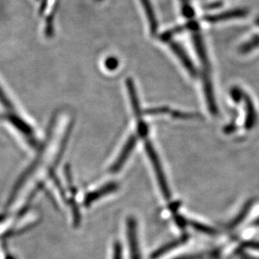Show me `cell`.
Wrapping results in <instances>:
<instances>
[{"mask_svg": "<svg viewBox=\"0 0 259 259\" xmlns=\"http://www.w3.org/2000/svg\"><path fill=\"white\" fill-rule=\"evenodd\" d=\"M144 147H145V150L147 152V155L149 157V161L151 163L153 169H154L162 195L164 198L168 200L170 198V191H169V185L167 183V180L164 176V170L162 168L161 163H160L159 156L157 154V152L155 151L153 144L149 140L145 141Z\"/></svg>", "mask_w": 259, "mask_h": 259, "instance_id": "cell-1", "label": "cell"}, {"mask_svg": "<svg viewBox=\"0 0 259 259\" xmlns=\"http://www.w3.org/2000/svg\"><path fill=\"white\" fill-rule=\"evenodd\" d=\"M193 43L195 46L196 54L198 56L203 67V83L212 82L210 77V66L207 52L205 49V44L203 41L202 37L199 34V31L193 32Z\"/></svg>", "mask_w": 259, "mask_h": 259, "instance_id": "cell-2", "label": "cell"}, {"mask_svg": "<svg viewBox=\"0 0 259 259\" xmlns=\"http://www.w3.org/2000/svg\"><path fill=\"white\" fill-rule=\"evenodd\" d=\"M136 144H137V137L135 135L130 136L122 150H121V153L116 159V161L114 162V164L111 166L110 171L112 173H117V172L119 171L120 169H122L125 162L127 161L130 154L132 153L133 150L135 149Z\"/></svg>", "mask_w": 259, "mask_h": 259, "instance_id": "cell-3", "label": "cell"}, {"mask_svg": "<svg viewBox=\"0 0 259 259\" xmlns=\"http://www.w3.org/2000/svg\"><path fill=\"white\" fill-rule=\"evenodd\" d=\"M127 237H128L131 258L141 259L139 242H138L137 225L134 218H130L127 221Z\"/></svg>", "mask_w": 259, "mask_h": 259, "instance_id": "cell-4", "label": "cell"}, {"mask_svg": "<svg viewBox=\"0 0 259 259\" xmlns=\"http://www.w3.org/2000/svg\"><path fill=\"white\" fill-rule=\"evenodd\" d=\"M169 47L172 50V52L175 53L176 57H178L179 60L181 61L184 67L187 70L191 76L196 77L197 76V70L196 66H194L193 62L191 61V58L189 57L188 55L185 52V50L181 47V46L177 44L176 42H171L169 44Z\"/></svg>", "mask_w": 259, "mask_h": 259, "instance_id": "cell-5", "label": "cell"}, {"mask_svg": "<svg viewBox=\"0 0 259 259\" xmlns=\"http://www.w3.org/2000/svg\"><path fill=\"white\" fill-rule=\"evenodd\" d=\"M5 117L16 130H19L25 137H27L31 141V144H34V130L30 125L28 124L21 117L15 115V113H10Z\"/></svg>", "mask_w": 259, "mask_h": 259, "instance_id": "cell-6", "label": "cell"}, {"mask_svg": "<svg viewBox=\"0 0 259 259\" xmlns=\"http://www.w3.org/2000/svg\"><path fill=\"white\" fill-rule=\"evenodd\" d=\"M247 15V10L243 9H236V10H228L219 15H208L204 17V20L210 23L223 22V21H227L232 19L243 18Z\"/></svg>", "mask_w": 259, "mask_h": 259, "instance_id": "cell-7", "label": "cell"}, {"mask_svg": "<svg viewBox=\"0 0 259 259\" xmlns=\"http://www.w3.org/2000/svg\"><path fill=\"white\" fill-rule=\"evenodd\" d=\"M126 86H127V93H128V96H130V102H131V104H132V108L133 110H134V113H135V117H137L138 121L142 120V110H141L137 91H136L135 82L133 81V79H127Z\"/></svg>", "mask_w": 259, "mask_h": 259, "instance_id": "cell-8", "label": "cell"}, {"mask_svg": "<svg viewBox=\"0 0 259 259\" xmlns=\"http://www.w3.org/2000/svg\"><path fill=\"white\" fill-rule=\"evenodd\" d=\"M117 189V185L116 183H109L106 186H103L102 188L98 189L97 191H93L88 193L85 199H84V205L87 206L97 201L98 199L102 198L103 196H107L108 194L112 193L113 191H115Z\"/></svg>", "mask_w": 259, "mask_h": 259, "instance_id": "cell-9", "label": "cell"}, {"mask_svg": "<svg viewBox=\"0 0 259 259\" xmlns=\"http://www.w3.org/2000/svg\"><path fill=\"white\" fill-rule=\"evenodd\" d=\"M243 100L246 108V118H245V128L247 130H252L257 122V113L255 110L254 104L249 96L244 94Z\"/></svg>", "mask_w": 259, "mask_h": 259, "instance_id": "cell-10", "label": "cell"}, {"mask_svg": "<svg viewBox=\"0 0 259 259\" xmlns=\"http://www.w3.org/2000/svg\"><path fill=\"white\" fill-rule=\"evenodd\" d=\"M187 241V237L183 236V237L179 238V239L174 240L172 242H168L167 244L162 246L160 248L157 249L155 252H153L151 255L152 259H158L161 257L162 256L165 255L167 252H170L172 250L175 249L176 247L184 244Z\"/></svg>", "mask_w": 259, "mask_h": 259, "instance_id": "cell-11", "label": "cell"}, {"mask_svg": "<svg viewBox=\"0 0 259 259\" xmlns=\"http://www.w3.org/2000/svg\"><path fill=\"white\" fill-rule=\"evenodd\" d=\"M140 1H141L147 18L149 20L150 31H151L152 34H154L156 33L157 29H158V21H157L155 14H154V9L152 7L151 3L149 0H140Z\"/></svg>", "mask_w": 259, "mask_h": 259, "instance_id": "cell-12", "label": "cell"}, {"mask_svg": "<svg viewBox=\"0 0 259 259\" xmlns=\"http://www.w3.org/2000/svg\"><path fill=\"white\" fill-rule=\"evenodd\" d=\"M252 201H247L243 206H242V210L239 211V213L235 217L234 219L228 224V229H234L237 228V226L241 224V223L244 221L245 218H247V215H248L251 208H252Z\"/></svg>", "mask_w": 259, "mask_h": 259, "instance_id": "cell-13", "label": "cell"}, {"mask_svg": "<svg viewBox=\"0 0 259 259\" xmlns=\"http://www.w3.org/2000/svg\"><path fill=\"white\" fill-rule=\"evenodd\" d=\"M257 47H259V35H255L249 41L246 42L240 47V52L242 54H247L253 50L257 49Z\"/></svg>", "mask_w": 259, "mask_h": 259, "instance_id": "cell-14", "label": "cell"}, {"mask_svg": "<svg viewBox=\"0 0 259 259\" xmlns=\"http://www.w3.org/2000/svg\"><path fill=\"white\" fill-rule=\"evenodd\" d=\"M191 226L195 230L201 232V233H204V234L209 235V236H215V235H217V231L214 228L208 227V226L202 224V223L191 222Z\"/></svg>", "mask_w": 259, "mask_h": 259, "instance_id": "cell-15", "label": "cell"}, {"mask_svg": "<svg viewBox=\"0 0 259 259\" xmlns=\"http://www.w3.org/2000/svg\"><path fill=\"white\" fill-rule=\"evenodd\" d=\"M185 29H187V26L186 25L177 26V27L173 28V29H169L168 31H165L160 35V39L162 41H168L171 39L172 37L175 36L176 34H180L181 32L184 31Z\"/></svg>", "mask_w": 259, "mask_h": 259, "instance_id": "cell-16", "label": "cell"}, {"mask_svg": "<svg viewBox=\"0 0 259 259\" xmlns=\"http://www.w3.org/2000/svg\"><path fill=\"white\" fill-rule=\"evenodd\" d=\"M169 109L167 107H159V108H148L146 110H144V113L147 115H162V114H166L169 113Z\"/></svg>", "mask_w": 259, "mask_h": 259, "instance_id": "cell-17", "label": "cell"}, {"mask_svg": "<svg viewBox=\"0 0 259 259\" xmlns=\"http://www.w3.org/2000/svg\"><path fill=\"white\" fill-rule=\"evenodd\" d=\"M245 93L241 88L234 87L232 88L230 91L231 98L232 100L234 101L235 103H240L241 101L243 100V97H244Z\"/></svg>", "mask_w": 259, "mask_h": 259, "instance_id": "cell-18", "label": "cell"}, {"mask_svg": "<svg viewBox=\"0 0 259 259\" xmlns=\"http://www.w3.org/2000/svg\"><path fill=\"white\" fill-rule=\"evenodd\" d=\"M0 103L7 110L12 111L14 109L12 103H10V99L7 98V96L5 94V92L3 91L1 87H0Z\"/></svg>", "mask_w": 259, "mask_h": 259, "instance_id": "cell-19", "label": "cell"}, {"mask_svg": "<svg viewBox=\"0 0 259 259\" xmlns=\"http://www.w3.org/2000/svg\"><path fill=\"white\" fill-rule=\"evenodd\" d=\"M118 65H119V61L114 57H108L104 62V66L108 71H115L116 69L118 67Z\"/></svg>", "mask_w": 259, "mask_h": 259, "instance_id": "cell-20", "label": "cell"}, {"mask_svg": "<svg viewBox=\"0 0 259 259\" xmlns=\"http://www.w3.org/2000/svg\"><path fill=\"white\" fill-rule=\"evenodd\" d=\"M172 116L176 117V118H181V119H189V118L198 117V115L193 114V113H183V112H180V111H174V112H172Z\"/></svg>", "mask_w": 259, "mask_h": 259, "instance_id": "cell-21", "label": "cell"}, {"mask_svg": "<svg viewBox=\"0 0 259 259\" xmlns=\"http://www.w3.org/2000/svg\"><path fill=\"white\" fill-rule=\"evenodd\" d=\"M148 131H149L148 125L143 120L138 121V133H139V135L141 137H146L148 135Z\"/></svg>", "mask_w": 259, "mask_h": 259, "instance_id": "cell-22", "label": "cell"}, {"mask_svg": "<svg viewBox=\"0 0 259 259\" xmlns=\"http://www.w3.org/2000/svg\"><path fill=\"white\" fill-rule=\"evenodd\" d=\"M113 259H122V246L120 244V242H115L114 244Z\"/></svg>", "mask_w": 259, "mask_h": 259, "instance_id": "cell-23", "label": "cell"}, {"mask_svg": "<svg viewBox=\"0 0 259 259\" xmlns=\"http://www.w3.org/2000/svg\"><path fill=\"white\" fill-rule=\"evenodd\" d=\"M46 25H47L46 33L48 36H51L53 34V16L52 15H50L49 17L47 18Z\"/></svg>", "mask_w": 259, "mask_h": 259, "instance_id": "cell-24", "label": "cell"}, {"mask_svg": "<svg viewBox=\"0 0 259 259\" xmlns=\"http://www.w3.org/2000/svg\"><path fill=\"white\" fill-rule=\"evenodd\" d=\"M236 130H237L236 125L233 124V123H231V124L226 126L225 128H224V132H225L226 134H231V133L234 132Z\"/></svg>", "mask_w": 259, "mask_h": 259, "instance_id": "cell-25", "label": "cell"}, {"mask_svg": "<svg viewBox=\"0 0 259 259\" xmlns=\"http://www.w3.org/2000/svg\"><path fill=\"white\" fill-rule=\"evenodd\" d=\"M221 6H222V3L218 2L209 5L207 8L208 9H210V10H212V9H218V8L221 7Z\"/></svg>", "mask_w": 259, "mask_h": 259, "instance_id": "cell-26", "label": "cell"}, {"mask_svg": "<svg viewBox=\"0 0 259 259\" xmlns=\"http://www.w3.org/2000/svg\"><path fill=\"white\" fill-rule=\"evenodd\" d=\"M196 256H192V255H191V256H190V255H189V256H183V257H177V258H176V259H196Z\"/></svg>", "mask_w": 259, "mask_h": 259, "instance_id": "cell-27", "label": "cell"}, {"mask_svg": "<svg viewBox=\"0 0 259 259\" xmlns=\"http://www.w3.org/2000/svg\"><path fill=\"white\" fill-rule=\"evenodd\" d=\"M256 24L259 26V17L257 18V20H256Z\"/></svg>", "mask_w": 259, "mask_h": 259, "instance_id": "cell-28", "label": "cell"}]
</instances>
